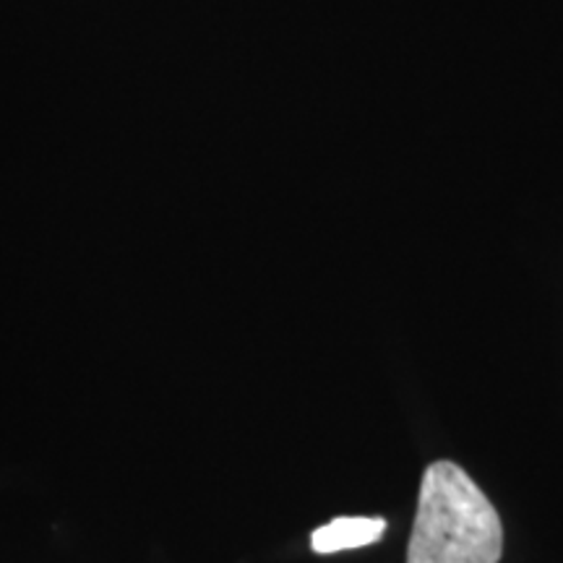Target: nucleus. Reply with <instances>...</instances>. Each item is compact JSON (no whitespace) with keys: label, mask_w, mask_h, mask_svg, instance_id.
Wrapping results in <instances>:
<instances>
[{"label":"nucleus","mask_w":563,"mask_h":563,"mask_svg":"<svg viewBox=\"0 0 563 563\" xmlns=\"http://www.w3.org/2000/svg\"><path fill=\"white\" fill-rule=\"evenodd\" d=\"M504 527L488 496L460 464L433 462L422 473L407 563H498Z\"/></svg>","instance_id":"obj_1"},{"label":"nucleus","mask_w":563,"mask_h":563,"mask_svg":"<svg viewBox=\"0 0 563 563\" xmlns=\"http://www.w3.org/2000/svg\"><path fill=\"white\" fill-rule=\"evenodd\" d=\"M386 532V522L378 517H340L334 522L319 527L311 534V545L316 553H340L363 548L382 540Z\"/></svg>","instance_id":"obj_2"}]
</instances>
